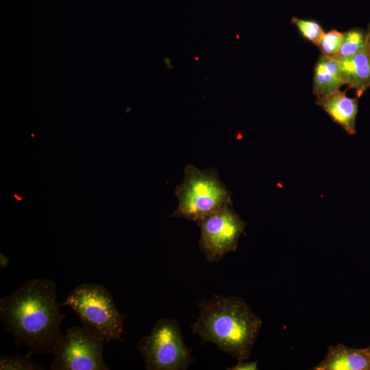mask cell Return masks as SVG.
<instances>
[{"mask_svg": "<svg viewBox=\"0 0 370 370\" xmlns=\"http://www.w3.org/2000/svg\"><path fill=\"white\" fill-rule=\"evenodd\" d=\"M60 307L69 306L78 316L82 326L98 331L108 343L123 341L126 316L116 308L110 291L103 285L83 283L67 295Z\"/></svg>", "mask_w": 370, "mask_h": 370, "instance_id": "cell-4", "label": "cell"}, {"mask_svg": "<svg viewBox=\"0 0 370 370\" xmlns=\"http://www.w3.org/2000/svg\"><path fill=\"white\" fill-rule=\"evenodd\" d=\"M316 103L349 134H356V98H350L345 92L337 90L328 95L317 97Z\"/></svg>", "mask_w": 370, "mask_h": 370, "instance_id": "cell-9", "label": "cell"}, {"mask_svg": "<svg viewBox=\"0 0 370 370\" xmlns=\"http://www.w3.org/2000/svg\"><path fill=\"white\" fill-rule=\"evenodd\" d=\"M14 197L18 201H21L23 199L22 197H19L16 194L14 195Z\"/></svg>", "mask_w": 370, "mask_h": 370, "instance_id": "cell-19", "label": "cell"}, {"mask_svg": "<svg viewBox=\"0 0 370 370\" xmlns=\"http://www.w3.org/2000/svg\"><path fill=\"white\" fill-rule=\"evenodd\" d=\"M343 34L344 38L341 46L335 53L330 56V58L339 61L367 49L366 33L362 29H352Z\"/></svg>", "mask_w": 370, "mask_h": 370, "instance_id": "cell-12", "label": "cell"}, {"mask_svg": "<svg viewBox=\"0 0 370 370\" xmlns=\"http://www.w3.org/2000/svg\"><path fill=\"white\" fill-rule=\"evenodd\" d=\"M199 314L190 325L201 344L210 343L238 360L249 358L262 321L241 297L213 294L197 304Z\"/></svg>", "mask_w": 370, "mask_h": 370, "instance_id": "cell-2", "label": "cell"}, {"mask_svg": "<svg viewBox=\"0 0 370 370\" xmlns=\"http://www.w3.org/2000/svg\"><path fill=\"white\" fill-rule=\"evenodd\" d=\"M366 40L367 48L368 51L370 53V24L369 25L367 32H366Z\"/></svg>", "mask_w": 370, "mask_h": 370, "instance_id": "cell-18", "label": "cell"}, {"mask_svg": "<svg viewBox=\"0 0 370 370\" xmlns=\"http://www.w3.org/2000/svg\"><path fill=\"white\" fill-rule=\"evenodd\" d=\"M343 38V33L332 29L324 34L318 47L323 54L330 56L339 49Z\"/></svg>", "mask_w": 370, "mask_h": 370, "instance_id": "cell-15", "label": "cell"}, {"mask_svg": "<svg viewBox=\"0 0 370 370\" xmlns=\"http://www.w3.org/2000/svg\"><path fill=\"white\" fill-rule=\"evenodd\" d=\"M9 266V259L3 253H0V267L7 268Z\"/></svg>", "mask_w": 370, "mask_h": 370, "instance_id": "cell-17", "label": "cell"}, {"mask_svg": "<svg viewBox=\"0 0 370 370\" xmlns=\"http://www.w3.org/2000/svg\"><path fill=\"white\" fill-rule=\"evenodd\" d=\"M60 308L53 281L29 279L1 297L0 318L15 343L28 348L27 354H51L66 317Z\"/></svg>", "mask_w": 370, "mask_h": 370, "instance_id": "cell-1", "label": "cell"}, {"mask_svg": "<svg viewBox=\"0 0 370 370\" xmlns=\"http://www.w3.org/2000/svg\"><path fill=\"white\" fill-rule=\"evenodd\" d=\"M182 182L174 190L178 206L171 217L197 222L223 207L232 204V193L214 169L188 164Z\"/></svg>", "mask_w": 370, "mask_h": 370, "instance_id": "cell-3", "label": "cell"}, {"mask_svg": "<svg viewBox=\"0 0 370 370\" xmlns=\"http://www.w3.org/2000/svg\"><path fill=\"white\" fill-rule=\"evenodd\" d=\"M291 23L298 28L305 38L319 46L325 33L318 23L313 21L300 19L297 17H293Z\"/></svg>", "mask_w": 370, "mask_h": 370, "instance_id": "cell-14", "label": "cell"}, {"mask_svg": "<svg viewBox=\"0 0 370 370\" xmlns=\"http://www.w3.org/2000/svg\"><path fill=\"white\" fill-rule=\"evenodd\" d=\"M337 62L345 85L355 89L358 97L370 88V53L367 49Z\"/></svg>", "mask_w": 370, "mask_h": 370, "instance_id": "cell-10", "label": "cell"}, {"mask_svg": "<svg viewBox=\"0 0 370 370\" xmlns=\"http://www.w3.org/2000/svg\"><path fill=\"white\" fill-rule=\"evenodd\" d=\"M365 349L366 350V352L369 354V355L370 356V346H369L367 348H365Z\"/></svg>", "mask_w": 370, "mask_h": 370, "instance_id": "cell-21", "label": "cell"}, {"mask_svg": "<svg viewBox=\"0 0 370 370\" xmlns=\"http://www.w3.org/2000/svg\"><path fill=\"white\" fill-rule=\"evenodd\" d=\"M1 370H43L42 366L33 360L32 356L25 354L6 355L3 354L0 357Z\"/></svg>", "mask_w": 370, "mask_h": 370, "instance_id": "cell-13", "label": "cell"}, {"mask_svg": "<svg viewBox=\"0 0 370 370\" xmlns=\"http://www.w3.org/2000/svg\"><path fill=\"white\" fill-rule=\"evenodd\" d=\"M103 336L88 327L73 326L57 340L51 370H110L103 358Z\"/></svg>", "mask_w": 370, "mask_h": 370, "instance_id": "cell-6", "label": "cell"}, {"mask_svg": "<svg viewBox=\"0 0 370 370\" xmlns=\"http://www.w3.org/2000/svg\"><path fill=\"white\" fill-rule=\"evenodd\" d=\"M238 360L237 363L232 367L225 368L226 370H257L258 362L257 360L245 362Z\"/></svg>", "mask_w": 370, "mask_h": 370, "instance_id": "cell-16", "label": "cell"}, {"mask_svg": "<svg viewBox=\"0 0 370 370\" xmlns=\"http://www.w3.org/2000/svg\"><path fill=\"white\" fill-rule=\"evenodd\" d=\"M137 349L147 370H185L195 362L180 324L171 318L158 320L150 334L138 341Z\"/></svg>", "mask_w": 370, "mask_h": 370, "instance_id": "cell-5", "label": "cell"}, {"mask_svg": "<svg viewBox=\"0 0 370 370\" xmlns=\"http://www.w3.org/2000/svg\"><path fill=\"white\" fill-rule=\"evenodd\" d=\"M200 228V251L209 262H218L225 254L235 251L246 223L232 204L197 222Z\"/></svg>", "mask_w": 370, "mask_h": 370, "instance_id": "cell-7", "label": "cell"}, {"mask_svg": "<svg viewBox=\"0 0 370 370\" xmlns=\"http://www.w3.org/2000/svg\"><path fill=\"white\" fill-rule=\"evenodd\" d=\"M343 85L345 83L338 62L322 53L314 68L313 93L317 97L328 95Z\"/></svg>", "mask_w": 370, "mask_h": 370, "instance_id": "cell-11", "label": "cell"}, {"mask_svg": "<svg viewBox=\"0 0 370 370\" xmlns=\"http://www.w3.org/2000/svg\"><path fill=\"white\" fill-rule=\"evenodd\" d=\"M165 60H166L167 66H168L169 69L171 68V66L169 65V63H170L169 59V58H168V59L166 58V59H165Z\"/></svg>", "mask_w": 370, "mask_h": 370, "instance_id": "cell-20", "label": "cell"}, {"mask_svg": "<svg viewBox=\"0 0 370 370\" xmlns=\"http://www.w3.org/2000/svg\"><path fill=\"white\" fill-rule=\"evenodd\" d=\"M313 370H370V356L365 349L343 343L330 345L325 358Z\"/></svg>", "mask_w": 370, "mask_h": 370, "instance_id": "cell-8", "label": "cell"}]
</instances>
